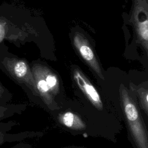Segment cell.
<instances>
[{"mask_svg": "<svg viewBox=\"0 0 148 148\" xmlns=\"http://www.w3.org/2000/svg\"><path fill=\"white\" fill-rule=\"evenodd\" d=\"M119 90L123 110L135 143L138 148H148L146 128L136 103L123 84Z\"/></svg>", "mask_w": 148, "mask_h": 148, "instance_id": "6da1fadb", "label": "cell"}, {"mask_svg": "<svg viewBox=\"0 0 148 148\" xmlns=\"http://www.w3.org/2000/svg\"><path fill=\"white\" fill-rule=\"evenodd\" d=\"M0 69L16 83L38 96L31 68L26 60L10 54H0Z\"/></svg>", "mask_w": 148, "mask_h": 148, "instance_id": "7a4b0ae2", "label": "cell"}, {"mask_svg": "<svg viewBox=\"0 0 148 148\" xmlns=\"http://www.w3.org/2000/svg\"><path fill=\"white\" fill-rule=\"evenodd\" d=\"M129 21L133 28L135 42L147 54L148 0H132Z\"/></svg>", "mask_w": 148, "mask_h": 148, "instance_id": "3957f363", "label": "cell"}, {"mask_svg": "<svg viewBox=\"0 0 148 148\" xmlns=\"http://www.w3.org/2000/svg\"><path fill=\"white\" fill-rule=\"evenodd\" d=\"M72 44L79 56L98 76L105 80L101 65L89 38L80 28H74L69 34Z\"/></svg>", "mask_w": 148, "mask_h": 148, "instance_id": "277c9868", "label": "cell"}, {"mask_svg": "<svg viewBox=\"0 0 148 148\" xmlns=\"http://www.w3.org/2000/svg\"><path fill=\"white\" fill-rule=\"evenodd\" d=\"M72 73L73 79L78 87L92 105L96 109L101 110L103 109V103L96 88L78 68H73Z\"/></svg>", "mask_w": 148, "mask_h": 148, "instance_id": "5b68a950", "label": "cell"}, {"mask_svg": "<svg viewBox=\"0 0 148 148\" xmlns=\"http://www.w3.org/2000/svg\"><path fill=\"white\" fill-rule=\"evenodd\" d=\"M31 70L35 80V86L38 96L40 97L44 103L50 109H58L59 106L54 101V97L52 95L45 80L33 65L31 67Z\"/></svg>", "mask_w": 148, "mask_h": 148, "instance_id": "8992f818", "label": "cell"}, {"mask_svg": "<svg viewBox=\"0 0 148 148\" xmlns=\"http://www.w3.org/2000/svg\"><path fill=\"white\" fill-rule=\"evenodd\" d=\"M33 65L45 80L53 97L57 95L60 92V81L56 74L48 66L43 64L35 62Z\"/></svg>", "mask_w": 148, "mask_h": 148, "instance_id": "52a82bcc", "label": "cell"}, {"mask_svg": "<svg viewBox=\"0 0 148 148\" xmlns=\"http://www.w3.org/2000/svg\"><path fill=\"white\" fill-rule=\"evenodd\" d=\"M58 120L60 124L71 130L82 131L86 128V123L82 118L77 114L70 111L59 114Z\"/></svg>", "mask_w": 148, "mask_h": 148, "instance_id": "ba28073f", "label": "cell"}, {"mask_svg": "<svg viewBox=\"0 0 148 148\" xmlns=\"http://www.w3.org/2000/svg\"><path fill=\"white\" fill-rule=\"evenodd\" d=\"M15 124V122L11 121L8 122L0 121V146L5 143L15 141L20 138L19 135L8 133Z\"/></svg>", "mask_w": 148, "mask_h": 148, "instance_id": "9c48e42d", "label": "cell"}, {"mask_svg": "<svg viewBox=\"0 0 148 148\" xmlns=\"http://www.w3.org/2000/svg\"><path fill=\"white\" fill-rule=\"evenodd\" d=\"M21 109L20 105L15 104L8 103L0 105V121H2V120L11 117L14 114L20 112Z\"/></svg>", "mask_w": 148, "mask_h": 148, "instance_id": "30bf717a", "label": "cell"}, {"mask_svg": "<svg viewBox=\"0 0 148 148\" xmlns=\"http://www.w3.org/2000/svg\"><path fill=\"white\" fill-rule=\"evenodd\" d=\"M137 94L139 99L141 106L145 113H148V90L147 89L140 87L137 90Z\"/></svg>", "mask_w": 148, "mask_h": 148, "instance_id": "8fae6325", "label": "cell"}, {"mask_svg": "<svg viewBox=\"0 0 148 148\" xmlns=\"http://www.w3.org/2000/svg\"><path fill=\"white\" fill-rule=\"evenodd\" d=\"M12 98V94L0 82V105L9 103Z\"/></svg>", "mask_w": 148, "mask_h": 148, "instance_id": "7c38bea8", "label": "cell"}, {"mask_svg": "<svg viewBox=\"0 0 148 148\" xmlns=\"http://www.w3.org/2000/svg\"><path fill=\"white\" fill-rule=\"evenodd\" d=\"M8 29V23L4 20L0 19V43L2 42L6 36Z\"/></svg>", "mask_w": 148, "mask_h": 148, "instance_id": "4fadbf2b", "label": "cell"}, {"mask_svg": "<svg viewBox=\"0 0 148 148\" xmlns=\"http://www.w3.org/2000/svg\"><path fill=\"white\" fill-rule=\"evenodd\" d=\"M11 148H28L25 145H17Z\"/></svg>", "mask_w": 148, "mask_h": 148, "instance_id": "5bb4252c", "label": "cell"}]
</instances>
